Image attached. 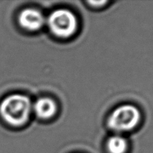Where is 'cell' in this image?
Instances as JSON below:
<instances>
[{
  "instance_id": "cell-1",
  "label": "cell",
  "mask_w": 153,
  "mask_h": 153,
  "mask_svg": "<svg viewBox=\"0 0 153 153\" xmlns=\"http://www.w3.org/2000/svg\"><path fill=\"white\" fill-rule=\"evenodd\" d=\"M32 111L31 101L23 95H11L6 97L0 105V114L7 123L21 126L28 121Z\"/></svg>"
},
{
  "instance_id": "cell-2",
  "label": "cell",
  "mask_w": 153,
  "mask_h": 153,
  "mask_svg": "<svg viewBox=\"0 0 153 153\" xmlns=\"http://www.w3.org/2000/svg\"><path fill=\"white\" fill-rule=\"evenodd\" d=\"M141 114L138 108L130 105H124L116 108L108 118V126L112 130L124 132L134 129L139 124Z\"/></svg>"
},
{
  "instance_id": "cell-3",
  "label": "cell",
  "mask_w": 153,
  "mask_h": 153,
  "mask_svg": "<svg viewBox=\"0 0 153 153\" xmlns=\"http://www.w3.org/2000/svg\"><path fill=\"white\" fill-rule=\"evenodd\" d=\"M47 25L56 36L66 38L74 34L77 27V20L70 10L58 9L49 16Z\"/></svg>"
},
{
  "instance_id": "cell-4",
  "label": "cell",
  "mask_w": 153,
  "mask_h": 153,
  "mask_svg": "<svg viewBox=\"0 0 153 153\" xmlns=\"http://www.w3.org/2000/svg\"><path fill=\"white\" fill-rule=\"evenodd\" d=\"M18 21L21 26L28 31H37L44 24V17L39 10L26 8L20 12Z\"/></svg>"
},
{
  "instance_id": "cell-5",
  "label": "cell",
  "mask_w": 153,
  "mask_h": 153,
  "mask_svg": "<svg viewBox=\"0 0 153 153\" xmlns=\"http://www.w3.org/2000/svg\"><path fill=\"white\" fill-rule=\"evenodd\" d=\"M33 110L36 116L40 119L46 120L52 117L57 110L55 102L50 98H40L35 102Z\"/></svg>"
},
{
  "instance_id": "cell-6",
  "label": "cell",
  "mask_w": 153,
  "mask_h": 153,
  "mask_svg": "<svg viewBox=\"0 0 153 153\" xmlns=\"http://www.w3.org/2000/svg\"><path fill=\"white\" fill-rule=\"evenodd\" d=\"M106 147L110 153H125L128 149V142L124 137L114 135L106 142Z\"/></svg>"
},
{
  "instance_id": "cell-7",
  "label": "cell",
  "mask_w": 153,
  "mask_h": 153,
  "mask_svg": "<svg viewBox=\"0 0 153 153\" xmlns=\"http://www.w3.org/2000/svg\"><path fill=\"white\" fill-rule=\"evenodd\" d=\"M89 3L90 4H92V5H94V4H95L100 5V4H105V3H106V1H89Z\"/></svg>"
}]
</instances>
